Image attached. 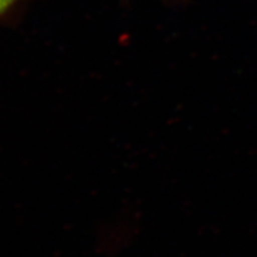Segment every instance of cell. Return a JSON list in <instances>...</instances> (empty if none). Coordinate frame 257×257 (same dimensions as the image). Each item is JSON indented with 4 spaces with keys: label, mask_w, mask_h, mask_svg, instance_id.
I'll use <instances>...</instances> for the list:
<instances>
[{
    "label": "cell",
    "mask_w": 257,
    "mask_h": 257,
    "mask_svg": "<svg viewBox=\"0 0 257 257\" xmlns=\"http://www.w3.org/2000/svg\"><path fill=\"white\" fill-rule=\"evenodd\" d=\"M21 0H0V16L8 12L10 9L14 8Z\"/></svg>",
    "instance_id": "cell-1"
}]
</instances>
